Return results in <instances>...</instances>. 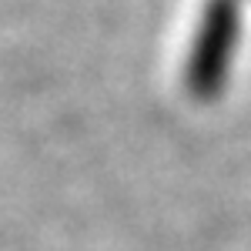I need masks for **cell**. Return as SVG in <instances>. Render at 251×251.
<instances>
[{
	"label": "cell",
	"mask_w": 251,
	"mask_h": 251,
	"mask_svg": "<svg viewBox=\"0 0 251 251\" xmlns=\"http://www.w3.org/2000/svg\"><path fill=\"white\" fill-rule=\"evenodd\" d=\"M241 34V7L238 0H208L201 10V24L194 30L191 54L184 64V84L194 97L211 100L228 84Z\"/></svg>",
	"instance_id": "1"
}]
</instances>
